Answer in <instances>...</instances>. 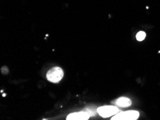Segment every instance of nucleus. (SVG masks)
Instances as JSON below:
<instances>
[{
    "instance_id": "nucleus-1",
    "label": "nucleus",
    "mask_w": 160,
    "mask_h": 120,
    "mask_svg": "<svg viewBox=\"0 0 160 120\" xmlns=\"http://www.w3.org/2000/svg\"><path fill=\"white\" fill-rule=\"evenodd\" d=\"M63 75L64 73L62 68L56 66V67H53L48 70L46 77L49 81L57 84L62 80Z\"/></svg>"
},
{
    "instance_id": "nucleus-2",
    "label": "nucleus",
    "mask_w": 160,
    "mask_h": 120,
    "mask_svg": "<svg viewBox=\"0 0 160 120\" xmlns=\"http://www.w3.org/2000/svg\"><path fill=\"white\" fill-rule=\"evenodd\" d=\"M139 116L137 111H127L117 113L112 117V120H136Z\"/></svg>"
},
{
    "instance_id": "nucleus-3",
    "label": "nucleus",
    "mask_w": 160,
    "mask_h": 120,
    "mask_svg": "<svg viewBox=\"0 0 160 120\" xmlns=\"http://www.w3.org/2000/svg\"><path fill=\"white\" fill-rule=\"evenodd\" d=\"M119 110L117 107L113 106H104L100 107L97 109V112L101 117H104V118H107L113 115L116 114L118 113Z\"/></svg>"
},
{
    "instance_id": "nucleus-4",
    "label": "nucleus",
    "mask_w": 160,
    "mask_h": 120,
    "mask_svg": "<svg viewBox=\"0 0 160 120\" xmlns=\"http://www.w3.org/2000/svg\"><path fill=\"white\" fill-rule=\"evenodd\" d=\"M91 115L87 112H75L69 114L67 117L68 120H87L89 119Z\"/></svg>"
},
{
    "instance_id": "nucleus-5",
    "label": "nucleus",
    "mask_w": 160,
    "mask_h": 120,
    "mask_svg": "<svg viewBox=\"0 0 160 120\" xmlns=\"http://www.w3.org/2000/svg\"><path fill=\"white\" fill-rule=\"evenodd\" d=\"M115 104L118 107H127L131 106L132 104V102L129 99L126 97H121L119 99H116L115 101Z\"/></svg>"
},
{
    "instance_id": "nucleus-6",
    "label": "nucleus",
    "mask_w": 160,
    "mask_h": 120,
    "mask_svg": "<svg viewBox=\"0 0 160 120\" xmlns=\"http://www.w3.org/2000/svg\"><path fill=\"white\" fill-rule=\"evenodd\" d=\"M145 37H146V33H145L144 32H143V31H140L137 33V36H136V38H137V40L138 41H142V40H144Z\"/></svg>"
}]
</instances>
